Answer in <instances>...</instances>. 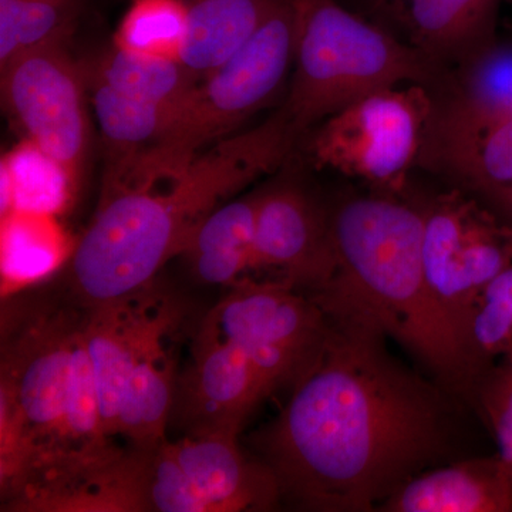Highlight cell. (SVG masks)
Wrapping results in <instances>:
<instances>
[{
	"label": "cell",
	"mask_w": 512,
	"mask_h": 512,
	"mask_svg": "<svg viewBox=\"0 0 512 512\" xmlns=\"http://www.w3.org/2000/svg\"><path fill=\"white\" fill-rule=\"evenodd\" d=\"M511 350H512V349H511ZM511 350H510V352H511Z\"/></svg>",
	"instance_id": "cell-31"
},
{
	"label": "cell",
	"mask_w": 512,
	"mask_h": 512,
	"mask_svg": "<svg viewBox=\"0 0 512 512\" xmlns=\"http://www.w3.org/2000/svg\"><path fill=\"white\" fill-rule=\"evenodd\" d=\"M336 266L329 215L295 185L261 191L252 269H276L282 281L315 295Z\"/></svg>",
	"instance_id": "cell-14"
},
{
	"label": "cell",
	"mask_w": 512,
	"mask_h": 512,
	"mask_svg": "<svg viewBox=\"0 0 512 512\" xmlns=\"http://www.w3.org/2000/svg\"><path fill=\"white\" fill-rule=\"evenodd\" d=\"M298 134L282 109L178 167L106 175L96 215L70 258L74 303L106 305L150 288L215 208L284 163Z\"/></svg>",
	"instance_id": "cell-2"
},
{
	"label": "cell",
	"mask_w": 512,
	"mask_h": 512,
	"mask_svg": "<svg viewBox=\"0 0 512 512\" xmlns=\"http://www.w3.org/2000/svg\"><path fill=\"white\" fill-rule=\"evenodd\" d=\"M423 262L434 302L471 352V322L481 291L512 265V225L468 192L424 208Z\"/></svg>",
	"instance_id": "cell-7"
},
{
	"label": "cell",
	"mask_w": 512,
	"mask_h": 512,
	"mask_svg": "<svg viewBox=\"0 0 512 512\" xmlns=\"http://www.w3.org/2000/svg\"><path fill=\"white\" fill-rule=\"evenodd\" d=\"M384 512H512V478L500 456L429 468L394 491Z\"/></svg>",
	"instance_id": "cell-16"
},
{
	"label": "cell",
	"mask_w": 512,
	"mask_h": 512,
	"mask_svg": "<svg viewBox=\"0 0 512 512\" xmlns=\"http://www.w3.org/2000/svg\"><path fill=\"white\" fill-rule=\"evenodd\" d=\"M320 306L329 319L322 352L251 443L296 507L379 511L447 457L450 414L440 384L396 359L372 316L345 303Z\"/></svg>",
	"instance_id": "cell-1"
},
{
	"label": "cell",
	"mask_w": 512,
	"mask_h": 512,
	"mask_svg": "<svg viewBox=\"0 0 512 512\" xmlns=\"http://www.w3.org/2000/svg\"><path fill=\"white\" fill-rule=\"evenodd\" d=\"M187 35V0H134L117 26L113 46L181 62Z\"/></svg>",
	"instance_id": "cell-24"
},
{
	"label": "cell",
	"mask_w": 512,
	"mask_h": 512,
	"mask_svg": "<svg viewBox=\"0 0 512 512\" xmlns=\"http://www.w3.org/2000/svg\"><path fill=\"white\" fill-rule=\"evenodd\" d=\"M261 191L220 205L201 222L185 248V256L244 254L252 258Z\"/></svg>",
	"instance_id": "cell-25"
},
{
	"label": "cell",
	"mask_w": 512,
	"mask_h": 512,
	"mask_svg": "<svg viewBox=\"0 0 512 512\" xmlns=\"http://www.w3.org/2000/svg\"><path fill=\"white\" fill-rule=\"evenodd\" d=\"M208 318L244 353L269 393L298 382L329 333L322 306L285 281L241 279Z\"/></svg>",
	"instance_id": "cell-9"
},
{
	"label": "cell",
	"mask_w": 512,
	"mask_h": 512,
	"mask_svg": "<svg viewBox=\"0 0 512 512\" xmlns=\"http://www.w3.org/2000/svg\"><path fill=\"white\" fill-rule=\"evenodd\" d=\"M83 0H0V67L25 50L66 43Z\"/></svg>",
	"instance_id": "cell-23"
},
{
	"label": "cell",
	"mask_w": 512,
	"mask_h": 512,
	"mask_svg": "<svg viewBox=\"0 0 512 512\" xmlns=\"http://www.w3.org/2000/svg\"><path fill=\"white\" fill-rule=\"evenodd\" d=\"M471 195L483 202L485 207L490 208L501 220L512 225V184Z\"/></svg>",
	"instance_id": "cell-29"
},
{
	"label": "cell",
	"mask_w": 512,
	"mask_h": 512,
	"mask_svg": "<svg viewBox=\"0 0 512 512\" xmlns=\"http://www.w3.org/2000/svg\"><path fill=\"white\" fill-rule=\"evenodd\" d=\"M150 288L106 305L84 308L83 333L99 394L101 423L107 439L117 437L124 387L138 357L171 332L173 306Z\"/></svg>",
	"instance_id": "cell-13"
},
{
	"label": "cell",
	"mask_w": 512,
	"mask_h": 512,
	"mask_svg": "<svg viewBox=\"0 0 512 512\" xmlns=\"http://www.w3.org/2000/svg\"><path fill=\"white\" fill-rule=\"evenodd\" d=\"M77 244V242H76ZM76 244L55 215L12 211L0 225L3 289L40 281L72 258Z\"/></svg>",
	"instance_id": "cell-20"
},
{
	"label": "cell",
	"mask_w": 512,
	"mask_h": 512,
	"mask_svg": "<svg viewBox=\"0 0 512 512\" xmlns=\"http://www.w3.org/2000/svg\"><path fill=\"white\" fill-rule=\"evenodd\" d=\"M80 181L60 161L23 138L0 160V214L37 212L60 217L70 210Z\"/></svg>",
	"instance_id": "cell-19"
},
{
	"label": "cell",
	"mask_w": 512,
	"mask_h": 512,
	"mask_svg": "<svg viewBox=\"0 0 512 512\" xmlns=\"http://www.w3.org/2000/svg\"><path fill=\"white\" fill-rule=\"evenodd\" d=\"M143 458L147 511H268L281 500L272 471L245 456L238 436L165 440Z\"/></svg>",
	"instance_id": "cell-8"
},
{
	"label": "cell",
	"mask_w": 512,
	"mask_h": 512,
	"mask_svg": "<svg viewBox=\"0 0 512 512\" xmlns=\"http://www.w3.org/2000/svg\"><path fill=\"white\" fill-rule=\"evenodd\" d=\"M94 114L104 140L109 144L111 160L146 153L160 143L173 123L175 110L133 99L117 92L89 70Z\"/></svg>",
	"instance_id": "cell-22"
},
{
	"label": "cell",
	"mask_w": 512,
	"mask_h": 512,
	"mask_svg": "<svg viewBox=\"0 0 512 512\" xmlns=\"http://www.w3.org/2000/svg\"><path fill=\"white\" fill-rule=\"evenodd\" d=\"M90 70L117 92L171 110H178L201 79L181 62L137 55L116 46Z\"/></svg>",
	"instance_id": "cell-21"
},
{
	"label": "cell",
	"mask_w": 512,
	"mask_h": 512,
	"mask_svg": "<svg viewBox=\"0 0 512 512\" xmlns=\"http://www.w3.org/2000/svg\"><path fill=\"white\" fill-rule=\"evenodd\" d=\"M274 0H187L188 35L181 63L204 77L251 39Z\"/></svg>",
	"instance_id": "cell-18"
},
{
	"label": "cell",
	"mask_w": 512,
	"mask_h": 512,
	"mask_svg": "<svg viewBox=\"0 0 512 512\" xmlns=\"http://www.w3.org/2000/svg\"><path fill=\"white\" fill-rule=\"evenodd\" d=\"M505 466H507L508 471H510L511 478H512V461H511V463L505 464Z\"/></svg>",
	"instance_id": "cell-30"
},
{
	"label": "cell",
	"mask_w": 512,
	"mask_h": 512,
	"mask_svg": "<svg viewBox=\"0 0 512 512\" xmlns=\"http://www.w3.org/2000/svg\"><path fill=\"white\" fill-rule=\"evenodd\" d=\"M431 109L423 86L369 94L318 124L309 156L319 168L397 190L419 164Z\"/></svg>",
	"instance_id": "cell-6"
},
{
	"label": "cell",
	"mask_w": 512,
	"mask_h": 512,
	"mask_svg": "<svg viewBox=\"0 0 512 512\" xmlns=\"http://www.w3.org/2000/svg\"><path fill=\"white\" fill-rule=\"evenodd\" d=\"M329 220L338 266L312 298L366 312L437 384L473 399L480 373L427 284L423 210L393 197L360 195L340 202Z\"/></svg>",
	"instance_id": "cell-3"
},
{
	"label": "cell",
	"mask_w": 512,
	"mask_h": 512,
	"mask_svg": "<svg viewBox=\"0 0 512 512\" xmlns=\"http://www.w3.org/2000/svg\"><path fill=\"white\" fill-rule=\"evenodd\" d=\"M295 0H274L251 39L234 56L202 77L175 110L173 123L156 147L130 158L141 171L170 170L234 136L268 106L293 67Z\"/></svg>",
	"instance_id": "cell-5"
},
{
	"label": "cell",
	"mask_w": 512,
	"mask_h": 512,
	"mask_svg": "<svg viewBox=\"0 0 512 512\" xmlns=\"http://www.w3.org/2000/svg\"><path fill=\"white\" fill-rule=\"evenodd\" d=\"M504 0H403L397 36L454 72L497 45Z\"/></svg>",
	"instance_id": "cell-15"
},
{
	"label": "cell",
	"mask_w": 512,
	"mask_h": 512,
	"mask_svg": "<svg viewBox=\"0 0 512 512\" xmlns=\"http://www.w3.org/2000/svg\"><path fill=\"white\" fill-rule=\"evenodd\" d=\"M2 72V99L25 138L82 180L90 127L84 103L83 70L66 43L19 53Z\"/></svg>",
	"instance_id": "cell-10"
},
{
	"label": "cell",
	"mask_w": 512,
	"mask_h": 512,
	"mask_svg": "<svg viewBox=\"0 0 512 512\" xmlns=\"http://www.w3.org/2000/svg\"><path fill=\"white\" fill-rule=\"evenodd\" d=\"M164 348L165 336L138 357L124 387L117 437L131 450H153L167 440L177 370Z\"/></svg>",
	"instance_id": "cell-17"
},
{
	"label": "cell",
	"mask_w": 512,
	"mask_h": 512,
	"mask_svg": "<svg viewBox=\"0 0 512 512\" xmlns=\"http://www.w3.org/2000/svg\"><path fill=\"white\" fill-rule=\"evenodd\" d=\"M498 444V456L512 461V350L485 370L473 396Z\"/></svg>",
	"instance_id": "cell-27"
},
{
	"label": "cell",
	"mask_w": 512,
	"mask_h": 512,
	"mask_svg": "<svg viewBox=\"0 0 512 512\" xmlns=\"http://www.w3.org/2000/svg\"><path fill=\"white\" fill-rule=\"evenodd\" d=\"M419 164L468 194L512 184V100L473 110L433 96Z\"/></svg>",
	"instance_id": "cell-12"
},
{
	"label": "cell",
	"mask_w": 512,
	"mask_h": 512,
	"mask_svg": "<svg viewBox=\"0 0 512 512\" xmlns=\"http://www.w3.org/2000/svg\"><path fill=\"white\" fill-rule=\"evenodd\" d=\"M293 73L284 106L298 133L349 104L402 86L443 89L450 72L340 0H295Z\"/></svg>",
	"instance_id": "cell-4"
},
{
	"label": "cell",
	"mask_w": 512,
	"mask_h": 512,
	"mask_svg": "<svg viewBox=\"0 0 512 512\" xmlns=\"http://www.w3.org/2000/svg\"><path fill=\"white\" fill-rule=\"evenodd\" d=\"M402 3L403 0H348L343 5L397 36Z\"/></svg>",
	"instance_id": "cell-28"
},
{
	"label": "cell",
	"mask_w": 512,
	"mask_h": 512,
	"mask_svg": "<svg viewBox=\"0 0 512 512\" xmlns=\"http://www.w3.org/2000/svg\"><path fill=\"white\" fill-rule=\"evenodd\" d=\"M268 394L244 353L222 338L207 316L192 345L190 363L175 377L170 424L187 437L238 436Z\"/></svg>",
	"instance_id": "cell-11"
},
{
	"label": "cell",
	"mask_w": 512,
	"mask_h": 512,
	"mask_svg": "<svg viewBox=\"0 0 512 512\" xmlns=\"http://www.w3.org/2000/svg\"><path fill=\"white\" fill-rule=\"evenodd\" d=\"M471 348L483 375L512 349V265L478 296L471 322Z\"/></svg>",
	"instance_id": "cell-26"
}]
</instances>
